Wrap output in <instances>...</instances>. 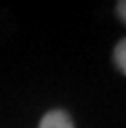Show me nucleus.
I'll return each mask as SVG.
<instances>
[{"instance_id": "nucleus-1", "label": "nucleus", "mask_w": 126, "mask_h": 128, "mask_svg": "<svg viewBox=\"0 0 126 128\" xmlns=\"http://www.w3.org/2000/svg\"><path fill=\"white\" fill-rule=\"evenodd\" d=\"M38 128H74V120L66 110L52 108L40 118Z\"/></svg>"}, {"instance_id": "nucleus-2", "label": "nucleus", "mask_w": 126, "mask_h": 128, "mask_svg": "<svg viewBox=\"0 0 126 128\" xmlns=\"http://www.w3.org/2000/svg\"><path fill=\"white\" fill-rule=\"evenodd\" d=\"M112 62H114V66L126 76V36L116 42V46H114V50H112Z\"/></svg>"}, {"instance_id": "nucleus-3", "label": "nucleus", "mask_w": 126, "mask_h": 128, "mask_svg": "<svg viewBox=\"0 0 126 128\" xmlns=\"http://www.w3.org/2000/svg\"><path fill=\"white\" fill-rule=\"evenodd\" d=\"M116 16L122 20V24H126V0L116 2Z\"/></svg>"}]
</instances>
